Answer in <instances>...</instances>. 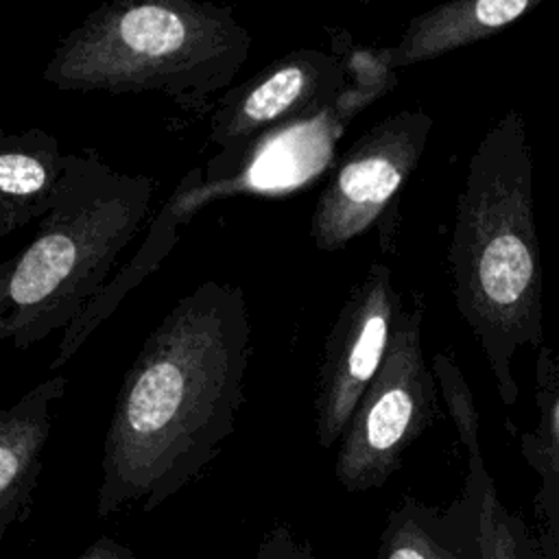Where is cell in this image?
<instances>
[{
  "mask_svg": "<svg viewBox=\"0 0 559 559\" xmlns=\"http://www.w3.org/2000/svg\"><path fill=\"white\" fill-rule=\"evenodd\" d=\"M251 321L245 288L205 280L148 332L122 376L103 441L96 515L155 511L197 480L245 402Z\"/></svg>",
  "mask_w": 559,
  "mask_h": 559,
  "instance_id": "obj_1",
  "label": "cell"
},
{
  "mask_svg": "<svg viewBox=\"0 0 559 559\" xmlns=\"http://www.w3.org/2000/svg\"><path fill=\"white\" fill-rule=\"evenodd\" d=\"M533 170L524 116L509 107L467 162L445 255L456 310L507 406L520 393L513 376L518 349L544 341Z\"/></svg>",
  "mask_w": 559,
  "mask_h": 559,
  "instance_id": "obj_2",
  "label": "cell"
},
{
  "mask_svg": "<svg viewBox=\"0 0 559 559\" xmlns=\"http://www.w3.org/2000/svg\"><path fill=\"white\" fill-rule=\"evenodd\" d=\"M249 50L231 7L105 0L57 44L41 79L61 92H155L194 109L231 85Z\"/></svg>",
  "mask_w": 559,
  "mask_h": 559,
  "instance_id": "obj_3",
  "label": "cell"
},
{
  "mask_svg": "<svg viewBox=\"0 0 559 559\" xmlns=\"http://www.w3.org/2000/svg\"><path fill=\"white\" fill-rule=\"evenodd\" d=\"M155 188L148 175L70 153L55 205L35 236L0 264V341L28 349L63 332L111 280L148 216Z\"/></svg>",
  "mask_w": 559,
  "mask_h": 559,
  "instance_id": "obj_4",
  "label": "cell"
},
{
  "mask_svg": "<svg viewBox=\"0 0 559 559\" xmlns=\"http://www.w3.org/2000/svg\"><path fill=\"white\" fill-rule=\"evenodd\" d=\"M424 295L411 293L386 358L338 441L334 476L349 493L384 487L402 467L404 452L441 415L437 378L424 358Z\"/></svg>",
  "mask_w": 559,
  "mask_h": 559,
  "instance_id": "obj_5",
  "label": "cell"
},
{
  "mask_svg": "<svg viewBox=\"0 0 559 559\" xmlns=\"http://www.w3.org/2000/svg\"><path fill=\"white\" fill-rule=\"evenodd\" d=\"M435 118L424 109L395 111L360 133L334 164L310 218L319 251L334 253L380 223L417 170Z\"/></svg>",
  "mask_w": 559,
  "mask_h": 559,
  "instance_id": "obj_6",
  "label": "cell"
},
{
  "mask_svg": "<svg viewBox=\"0 0 559 559\" xmlns=\"http://www.w3.org/2000/svg\"><path fill=\"white\" fill-rule=\"evenodd\" d=\"M345 85V63L336 52L299 48L271 61L221 96L210 118L207 142L216 157L207 173L225 175L264 138L321 116Z\"/></svg>",
  "mask_w": 559,
  "mask_h": 559,
  "instance_id": "obj_7",
  "label": "cell"
},
{
  "mask_svg": "<svg viewBox=\"0 0 559 559\" xmlns=\"http://www.w3.org/2000/svg\"><path fill=\"white\" fill-rule=\"evenodd\" d=\"M404 308L391 269L371 262L349 288L330 325L317 373L314 437L321 448L341 441L358 402L378 376Z\"/></svg>",
  "mask_w": 559,
  "mask_h": 559,
  "instance_id": "obj_8",
  "label": "cell"
},
{
  "mask_svg": "<svg viewBox=\"0 0 559 559\" xmlns=\"http://www.w3.org/2000/svg\"><path fill=\"white\" fill-rule=\"evenodd\" d=\"M210 183L203 179V168H192L181 179L177 190L166 199L155 218L148 225L146 238L138 253L111 275L105 288L85 306V310L61 332L57 354L50 360V371L61 369L74 354L83 347V343L94 334V330L105 323L120 301L142 282L146 280L159 262L170 253L175 242L179 240V227L190 221V216L207 203Z\"/></svg>",
  "mask_w": 559,
  "mask_h": 559,
  "instance_id": "obj_9",
  "label": "cell"
},
{
  "mask_svg": "<svg viewBox=\"0 0 559 559\" xmlns=\"http://www.w3.org/2000/svg\"><path fill=\"white\" fill-rule=\"evenodd\" d=\"M68 376L55 373L0 411V542L33 511L41 452L50 437V406L66 395Z\"/></svg>",
  "mask_w": 559,
  "mask_h": 559,
  "instance_id": "obj_10",
  "label": "cell"
},
{
  "mask_svg": "<svg viewBox=\"0 0 559 559\" xmlns=\"http://www.w3.org/2000/svg\"><path fill=\"white\" fill-rule=\"evenodd\" d=\"M376 559H483L476 474H465L461 493L448 507L404 496L386 513Z\"/></svg>",
  "mask_w": 559,
  "mask_h": 559,
  "instance_id": "obj_11",
  "label": "cell"
},
{
  "mask_svg": "<svg viewBox=\"0 0 559 559\" xmlns=\"http://www.w3.org/2000/svg\"><path fill=\"white\" fill-rule=\"evenodd\" d=\"M546 0H445L413 15L397 39L386 46L393 70L432 61L452 50L487 39Z\"/></svg>",
  "mask_w": 559,
  "mask_h": 559,
  "instance_id": "obj_12",
  "label": "cell"
},
{
  "mask_svg": "<svg viewBox=\"0 0 559 559\" xmlns=\"http://www.w3.org/2000/svg\"><path fill=\"white\" fill-rule=\"evenodd\" d=\"M68 170L59 140L44 129L0 138V238L41 221L57 201Z\"/></svg>",
  "mask_w": 559,
  "mask_h": 559,
  "instance_id": "obj_13",
  "label": "cell"
},
{
  "mask_svg": "<svg viewBox=\"0 0 559 559\" xmlns=\"http://www.w3.org/2000/svg\"><path fill=\"white\" fill-rule=\"evenodd\" d=\"M467 472L478 480V544L483 559H546L542 539L511 513L498 496L483 456L467 459Z\"/></svg>",
  "mask_w": 559,
  "mask_h": 559,
  "instance_id": "obj_14",
  "label": "cell"
},
{
  "mask_svg": "<svg viewBox=\"0 0 559 559\" xmlns=\"http://www.w3.org/2000/svg\"><path fill=\"white\" fill-rule=\"evenodd\" d=\"M432 373L437 378L439 391L443 395V404L450 413L459 441L467 452V459L483 456L480 415L461 367L454 362V358L448 352H437L432 356Z\"/></svg>",
  "mask_w": 559,
  "mask_h": 559,
  "instance_id": "obj_15",
  "label": "cell"
},
{
  "mask_svg": "<svg viewBox=\"0 0 559 559\" xmlns=\"http://www.w3.org/2000/svg\"><path fill=\"white\" fill-rule=\"evenodd\" d=\"M535 402L539 424L533 432L559 452V356L548 347H539L535 362Z\"/></svg>",
  "mask_w": 559,
  "mask_h": 559,
  "instance_id": "obj_16",
  "label": "cell"
},
{
  "mask_svg": "<svg viewBox=\"0 0 559 559\" xmlns=\"http://www.w3.org/2000/svg\"><path fill=\"white\" fill-rule=\"evenodd\" d=\"M520 452L539 476L537 511L542 518L559 522V452L546 445L535 432L520 435Z\"/></svg>",
  "mask_w": 559,
  "mask_h": 559,
  "instance_id": "obj_17",
  "label": "cell"
},
{
  "mask_svg": "<svg viewBox=\"0 0 559 559\" xmlns=\"http://www.w3.org/2000/svg\"><path fill=\"white\" fill-rule=\"evenodd\" d=\"M253 559H317L312 544L297 537L286 522H273L258 542Z\"/></svg>",
  "mask_w": 559,
  "mask_h": 559,
  "instance_id": "obj_18",
  "label": "cell"
},
{
  "mask_svg": "<svg viewBox=\"0 0 559 559\" xmlns=\"http://www.w3.org/2000/svg\"><path fill=\"white\" fill-rule=\"evenodd\" d=\"M76 559H135V552L131 550V546L103 535L92 542Z\"/></svg>",
  "mask_w": 559,
  "mask_h": 559,
  "instance_id": "obj_19",
  "label": "cell"
},
{
  "mask_svg": "<svg viewBox=\"0 0 559 559\" xmlns=\"http://www.w3.org/2000/svg\"><path fill=\"white\" fill-rule=\"evenodd\" d=\"M542 520H544V524H542L539 539L544 546V555H546V559H559V522L546 520V518H542Z\"/></svg>",
  "mask_w": 559,
  "mask_h": 559,
  "instance_id": "obj_20",
  "label": "cell"
}]
</instances>
